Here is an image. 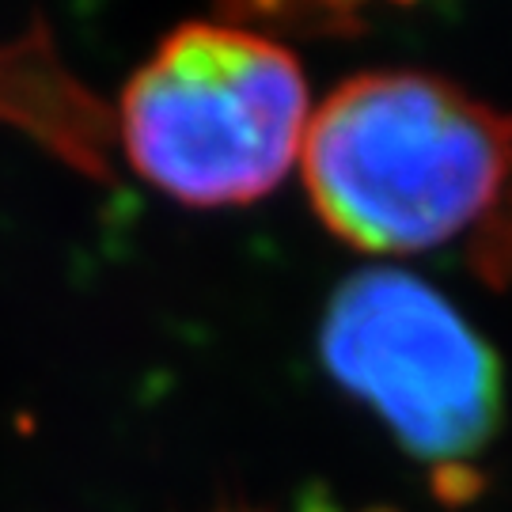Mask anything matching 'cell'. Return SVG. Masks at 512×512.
I'll return each mask as SVG.
<instances>
[{"label":"cell","instance_id":"cell-1","mask_svg":"<svg viewBox=\"0 0 512 512\" xmlns=\"http://www.w3.org/2000/svg\"><path fill=\"white\" fill-rule=\"evenodd\" d=\"M300 175L319 220L372 255L486 232L512 186V118L414 69L346 80L308 122Z\"/></svg>","mask_w":512,"mask_h":512},{"label":"cell","instance_id":"cell-3","mask_svg":"<svg viewBox=\"0 0 512 512\" xmlns=\"http://www.w3.org/2000/svg\"><path fill=\"white\" fill-rule=\"evenodd\" d=\"M319 353L410 456L448 467L478 456L494 437V349L418 274L372 266L346 277L323 315Z\"/></svg>","mask_w":512,"mask_h":512},{"label":"cell","instance_id":"cell-2","mask_svg":"<svg viewBox=\"0 0 512 512\" xmlns=\"http://www.w3.org/2000/svg\"><path fill=\"white\" fill-rule=\"evenodd\" d=\"M308 80L293 50L236 23H183L122 92V145L175 202L217 209L270 194L308 137Z\"/></svg>","mask_w":512,"mask_h":512}]
</instances>
